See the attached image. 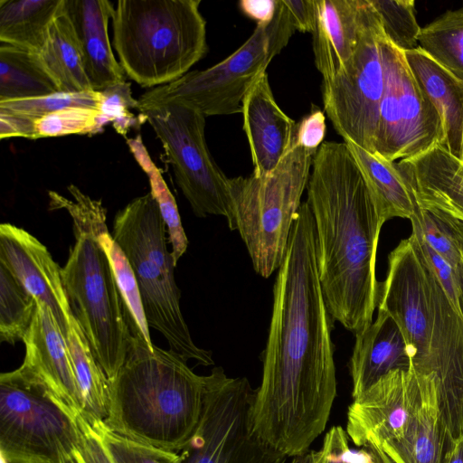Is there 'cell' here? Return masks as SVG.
Listing matches in <instances>:
<instances>
[{
    "label": "cell",
    "mask_w": 463,
    "mask_h": 463,
    "mask_svg": "<svg viewBox=\"0 0 463 463\" xmlns=\"http://www.w3.org/2000/svg\"><path fill=\"white\" fill-rule=\"evenodd\" d=\"M307 189L323 296L335 321L355 335L373 322L378 304L375 264L383 225L345 141L319 146Z\"/></svg>",
    "instance_id": "7a4b0ae2"
},
{
    "label": "cell",
    "mask_w": 463,
    "mask_h": 463,
    "mask_svg": "<svg viewBox=\"0 0 463 463\" xmlns=\"http://www.w3.org/2000/svg\"><path fill=\"white\" fill-rule=\"evenodd\" d=\"M100 91L56 92L48 96L0 101V111L12 113L31 120L69 107H86L99 110Z\"/></svg>",
    "instance_id": "74e56055"
},
{
    "label": "cell",
    "mask_w": 463,
    "mask_h": 463,
    "mask_svg": "<svg viewBox=\"0 0 463 463\" xmlns=\"http://www.w3.org/2000/svg\"><path fill=\"white\" fill-rule=\"evenodd\" d=\"M60 92L36 53L0 43V101L39 98Z\"/></svg>",
    "instance_id": "83f0119b"
},
{
    "label": "cell",
    "mask_w": 463,
    "mask_h": 463,
    "mask_svg": "<svg viewBox=\"0 0 463 463\" xmlns=\"http://www.w3.org/2000/svg\"><path fill=\"white\" fill-rule=\"evenodd\" d=\"M74 27L86 75L93 90L125 81V71L115 58L108 25L114 9L108 0H64Z\"/></svg>",
    "instance_id": "ffe728a7"
},
{
    "label": "cell",
    "mask_w": 463,
    "mask_h": 463,
    "mask_svg": "<svg viewBox=\"0 0 463 463\" xmlns=\"http://www.w3.org/2000/svg\"><path fill=\"white\" fill-rule=\"evenodd\" d=\"M62 0H1L0 43L37 52Z\"/></svg>",
    "instance_id": "4316f807"
},
{
    "label": "cell",
    "mask_w": 463,
    "mask_h": 463,
    "mask_svg": "<svg viewBox=\"0 0 463 463\" xmlns=\"http://www.w3.org/2000/svg\"><path fill=\"white\" fill-rule=\"evenodd\" d=\"M312 455L314 463H360L359 451L350 449L347 433L340 426L326 432L321 449L312 451Z\"/></svg>",
    "instance_id": "60d3db41"
},
{
    "label": "cell",
    "mask_w": 463,
    "mask_h": 463,
    "mask_svg": "<svg viewBox=\"0 0 463 463\" xmlns=\"http://www.w3.org/2000/svg\"><path fill=\"white\" fill-rule=\"evenodd\" d=\"M283 0H277L273 19L257 24L235 52L203 71L187 72L175 81L156 87L140 96V112L169 102L189 106L205 117L241 113L242 101L253 83L295 33Z\"/></svg>",
    "instance_id": "9c48e42d"
},
{
    "label": "cell",
    "mask_w": 463,
    "mask_h": 463,
    "mask_svg": "<svg viewBox=\"0 0 463 463\" xmlns=\"http://www.w3.org/2000/svg\"><path fill=\"white\" fill-rule=\"evenodd\" d=\"M241 113L252 158V174L268 175L293 146L297 123L276 102L267 72L246 93Z\"/></svg>",
    "instance_id": "ac0fdd59"
},
{
    "label": "cell",
    "mask_w": 463,
    "mask_h": 463,
    "mask_svg": "<svg viewBox=\"0 0 463 463\" xmlns=\"http://www.w3.org/2000/svg\"><path fill=\"white\" fill-rule=\"evenodd\" d=\"M161 141L175 181L195 216L222 215L229 209V178L212 157L205 116L178 102L140 112Z\"/></svg>",
    "instance_id": "7c38bea8"
},
{
    "label": "cell",
    "mask_w": 463,
    "mask_h": 463,
    "mask_svg": "<svg viewBox=\"0 0 463 463\" xmlns=\"http://www.w3.org/2000/svg\"><path fill=\"white\" fill-rule=\"evenodd\" d=\"M420 402V375L412 367L392 370L353 399L347 436L361 448L390 444L402 435Z\"/></svg>",
    "instance_id": "9a60e30c"
},
{
    "label": "cell",
    "mask_w": 463,
    "mask_h": 463,
    "mask_svg": "<svg viewBox=\"0 0 463 463\" xmlns=\"http://www.w3.org/2000/svg\"><path fill=\"white\" fill-rule=\"evenodd\" d=\"M289 463H314L312 451L300 457H295Z\"/></svg>",
    "instance_id": "681fc988"
},
{
    "label": "cell",
    "mask_w": 463,
    "mask_h": 463,
    "mask_svg": "<svg viewBox=\"0 0 463 463\" xmlns=\"http://www.w3.org/2000/svg\"><path fill=\"white\" fill-rule=\"evenodd\" d=\"M360 463H396L383 449L367 444L359 450Z\"/></svg>",
    "instance_id": "bcb514c9"
},
{
    "label": "cell",
    "mask_w": 463,
    "mask_h": 463,
    "mask_svg": "<svg viewBox=\"0 0 463 463\" xmlns=\"http://www.w3.org/2000/svg\"><path fill=\"white\" fill-rule=\"evenodd\" d=\"M102 95L99 111L112 124L114 129L126 137L130 128H138L146 121L144 116L137 118L131 109H137V99H134L130 83L121 81L100 90Z\"/></svg>",
    "instance_id": "f35d334b"
},
{
    "label": "cell",
    "mask_w": 463,
    "mask_h": 463,
    "mask_svg": "<svg viewBox=\"0 0 463 463\" xmlns=\"http://www.w3.org/2000/svg\"><path fill=\"white\" fill-rule=\"evenodd\" d=\"M277 7V0H241L239 8L247 17L254 20L257 24H266L273 19Z\"/></svg>",
    "instance_id": "f6af8a7d"
},
{
    "label": "cell",
    "mask_w": 463,
    "mask_h": 463,
    "mask_svg": "<svg viewBox=\"0 0 463 463\" xmlns=\"http://www.w3.org/2000/svg\"><path fill=\"white\" fill-rule=\"evenodd\" d=\"M419 48L463 82V8L447 11L421 28Z\"/></svg>",
    "instance_id": "4dcf8cb0"
},
{
    "label": "cell",
    "mask_w": 463,
    "mask_h": 463,
    "mask_svg": "<svg viewBox=\"0 0 463 463\" xmlns=\"http://www.w3.org/2000/svg\"><path fill=\"white\" fill-rule=\"evenodd\" d=\"M35 298L0 263V341H24L36 309Z\"/></svg>",
    "instance_id": "d6a6232c"
},
{
    "label": "cell",
    "mask_w": 463,
    "mask_h": 463,
    "mask_svg": "<svg viewBox=\"0 0 463 463\" xmlns=\"http://www.w3.org/2000/svg\"><path fill=\"white\" fill-rule=\"evenodd\" d=\"M419 86L437 109L444 129V146L463 160V82L431 60L419 47L404 52Z\"/></svg>",
    "instance_id": "cb8c5ba5"
},
{
    "label": "cell",
    "mask_w": 463,
    "mask_h": 463,
    "mask_svg": "<svg viewBox=\"0 0 463 463\" xmlns=\"http://www.w3.org/2000/svg\"><path fill=\"white\" fill-rule=\"evenodd\" d=\"M72 200L49 191L50 208L71 215L75 243L61 277L72 313L92 353L112 380L128 354L132 335L109 260L98 233L107 227L101 200L84 194L75 184L67 187Z\"/></svg>",
    "instance_id": "5b68a950"
},
{
    "label": "cell",
    "mask_w": 463,
    "mask_h": 463,
    "mask_svg": "<svg viewBox=\"0 0 463 463\" xmlns=\"http://www.w3.org/2000/svg\"><path fill=\"white\" fill-rule=\"evenodd\" d=\"M316 153L294 141L271 173L228 180V226L239 232L255 272L265 279L285 258Z\"/></svg>",
    "instance_id": "ba28073f"
},
{
    "label": "cell",
    "mask_w": 463,
    "mask_h": 463,
    "mask_svg": "<svg viewBox=\"0 0 463 463\" xmlns=\"http://www.w3.org/2000/svg\"><path fill=\"white\" fill-rule=\"evenodd\" d=\"M206 377L172 350L132 336L126 361L109 380L108 413L113 431L157 448L183 450L203 413Z\"/></svg>",
    "instance_id": "277c9868"
},
{
    "label": "cell",
    "mask_w": 463,
    "mask_h": 463,
    "mask_svg": "<svg viewBox=\"0 0 463 463\" xmlns=\"http://www.w3.org/2000/svg\"><path fill=\"white\" fill-rule=\"evenodd\" d=\"M384 72L373 154L394 162L445 144L440 117L419 86L404 52L383 36L381 40Z\"/></svg>",
    "instance_id": "5bb4252c"
},
{
    "label": "cell",
    "mask_w": 463,
    "mask_h": 463,
    "mask_svg": "<svg viewBox=\"0 0 463 463\" xmlns=\"http://www.w3.org/2000/svg\"><path fill=\"white\" fill-rule=\"evenodd\" d=\"M31 326L24 343L23 366L30 370L76 416L83 411L70 352L61 329L43 304L37 302Z\"/></svg>",
    "instance_id": "e0dca14e"
},
{
    "label": "cell",
    "mask_w": 463,
    "mask_h": 463,
    "mask_svg": "<svg viewBox=\"0 0 463 463\" xmlns=\"http://www.w3.org/2000/svg\"><path fill=\"white\" fill-rule=\"evenodd\" d=\"M372 193L382 225L400 217L411 219L417 203L397 164L373 154L352 141H345Z\"/></svg>",
    "instance_id": "484cf974"
},
{
    "label": "cell",
    "mask_w": 463,
    "mask_h": 463,
    "mask_svg": "<svg viewBox=\"0 0 463 463\" xmlns=\"http://www.w3.org/2000/svg\"><path fill=\"white\" fill-rule=\"evenodd\" d=\"M90 418L115 463H182L184 459L182 451L178 453L132 439L113 431L102 420Z\"/></svg>",
    "instance_id": "8d00e7d4"
},
{
    "label": "cell",
    "mask_w": 463,
    "mask_h": 463,
    "mask_svg": "<svg viewBox=\"0 0 463 463\" xmlns=\"http://www.w3.org/2000/svg\"><path fill=\"white\" fill-rule=\"evenodd\" d=\"M335 319L317 266L314 220L301 203L273 286V307L252 405V427L269 447L295 458L324 431L336 396Z\"/></svg>",
    "instance_id": "6da1fadb"
},
{
    "label": "cell",
    "mask_w": 463,
    "mask_h": 463,
    "mask_svg": "<svg viewBox=\"0 0 463 463\" xmlns=\"http://www.w3.org/2000/svg\"><path fill=\"white\" fill-rule=\"evenodd\" d=\"M364 0H316L315 64L328 81L343 71L357 47Z\"/></svg>",
    "instance_id": "7402d4cb"
},
{
    "label": "cell",
    "mask_w": 463,
    "mask_h": 463,
    "mask_svg": "<svg viewBox=\"0 0 463 463\" xmlns=\"http://www.w3.org/2000/svg\"><path fill=\"white\" fill-rule=\"evenodd\" d=\"M354 336L349 364L353 399L391 371L411 367L402 332L385 310L378 308L376 319Z\"/></svg>",
    "instance_id": "44dd1931"
},
{
    "label": "cell",
    "mask_w": 463,
    "mask_h": 463,
    "mask_svg": "<svg viewBox=\"0 0 463 463\" xmlns=\"http://www.w3.org/2000/svg\"><path fill=\"white\" fill-rule=\"evenodd\" d=\"M65 341L82 397L83 411L104 420L108 413L109 380L75 317L69 323Z\"/></svg>",
    "instance_id": "f1b7e54d"
},
{
    "label": "cell",
    "mask_w": 463,
    "mask_h": 463,
    "mask_svg": "<svg viewBox=\"0 0 463 463\" xmlns=\"http://www.w3.org/2000/svg\"><path fill=\"white\" fill-rule=\"evenodd\" d=\"M0 263L54 317L64 338L74 317L64 288L61 269L37 238L23 228L0 225Z\"/></svg>",
    "instance_id": "2e32d148"
},
{
    "label": "cell",
    "mask_w": 463,
    "mask_h": 463,
    "mask_svg": "<svg viewBox=\"0 0 463 463\" xmlns=\"http://www.w3.org/2000/svg\"><path fill=\"white\" fill-rule=\"evenodd\" d=\"M98 240L113 269L131 335L143 341L149 350H153L155 345L151 339L140 289L129 260L109 232L108 227L99 232Z\"/></svg>",
    "instance_id": "f546056e"
},
{
    "label": "cell",
    "mask_w": 463,
    "mask_h": 463,
    "mask_svg": "<svg viewBox=\"0 0 463 463\" xmlns=\"http://www.w3.org/2000/svg\"><path fill=\"white\" fill-rule=\"evenodd\" d=\"M75 417L22 364L0 375L3 463H60L79 442Z\"/></svg>",
    "instance_id": "30bf717a"
},
{
    "label": "cell",
    "mask_w": 463,
    "mask_h": 463,
    "mask_svg": "<svg viewBox=\"0 0 463 463\" xmlns=\"http://www.w3.org/2000/svg\"><path fill=\"white\" fill-rule=\"evenodd\" d=\"M112 237L133 269L149 327L186 360L213 365L212 352L194 344L183 317L181 291L175 278L176 264L167 247L165 222L150 193L133 199L117 213Z\"/></svg>",
    "instance_id": "52a82bcc"
},
{
    "label": "cell",
    "mask_w": 463,
    "mask_h": 463,
    "mask_svg": "<svg viewBox=\"0 0 463 463\" xmlns=\"http://www.w3.org/2000/svg\"><path fill=\"white\" fill-rule=\"evenodd\" d=\"M412 232L463 275V260L448 215L417 204L410 219Z\"/></svg>",
    "instance_id": "836d02e7"
},
{
    "label": "cell",
    "mask_w": 463,
    "mask_h": 463,
    "mask_svg": "<svg viewBox=\"0 0 463 463\" xmlns=\"http://www.w3.org/2000/svg\"><path fill=\"white\" fill-rule=\"evenodd\" d=\"M326 128L324 112L312 105L310 112L297 123L294 141L307 150L317 152L323 144Z\"/></svg>",
    "instance_id": "b9f144b4"
},
{
    "label": "cell",
    "mask_w": 463,
    "mask_h": 463,
    "mask_svg": "<svg viewBox=\"0 0 463 463\" xmlns=\"http://www.w3.org/2000/svg\"><path fill=\"white\" fill-rule=\"evenodd\" d=\"M199 426L182 463H287L288 457L262 442L252 427L256 389L245 377H229L222 367L206 375Z\"/></svg>",
    "instance_id": "8fae6325"
},
{
    "label": "cell",
    "mask_w": 463,
    "mask_h": 463,
    "mask_svg": "<svg viewBox=\"0 0 463 463\" xmlns=\"http://www.w3.org/2000/svg\"><path fill=\"white\" fill-rule=\"evenodd\" d=\"M379 15L387 40L404 52L419 47L418 38L421 28L414 14L411 0H370Z\"/></svg>",
    "instance_id": "e575fe53"
},
{
    "label": "cell",
    "mask_w": 463,
    "mask_h": 463,
    "mask_svg": "<svg viewBox=\"0 0 463 463\" xmlns=\"http://www.w3.org/2000/svg\"><path fill=\"white\" fill-rule=\"evenodd\" d=\"M24 137L35 139L34 121L5 111H0V138Z\"/></svg>",
    "instance_id": "ee69618b"
},
{
    "label": "cell",
    "mask_w": 463,
    "mask_h": 463,
    "mask_svg": "<svg viewBox=\"0 0 463 463\" xmlns=\"http://www.w3.org/2000/svg\"><path fill=\"white\" fill-rule=\"evenodd\" d=\"M383 26L370 0H364L362 29L346 68L322 83L324 110L344 141L373 154L384 72L381 50Z\"/></svg>",
    "instance_id": "4fadbf2b"
},
{
    "label": "cell",
    "mask_w": 463,
    "mask_h": 463,
    "mask_svg": "<svg viewBox=\"0 0 463 463\" xmlns=\"http://www.w3.org/2000/svg\"><path fill=\"white\" fill-rule=\"evenodd\" d=\"M201 0H119L112 15L119 64L145 88L177 80L208 51Z\"/></svg>",
    "instance_id": "8992f818"
},
{
    "label": "cell",
    "mask_w": 463,
    "mask_h": 463,
    "mask_svg": "<svg viewBox=\"0 0 463 463\" xmlns=\"http://www.w3.org/2000/svg\"><path fill=\"white\" fill-rule=\"evenodd\" d=\"M463 260V222L448 215Z\"/></svg>",
    "instance_id": "c3c4849f"
},
{
    "label": "cell",
    "mask_w": 463,
    "mask_h": 463,
    "mask_svg": "<svg viewBox=\"0 0 463 463\" xmlns=\"http://www.w3.org/2000/svg\"><path fill=\"white\" fill-rule=\"evenodd\" d=\"M442 463H463V433L448 442Z\"/></svg>",
    "instance_id": "7dc6e473"
},
{
    "label": "cell",
    "mask_w": 463,
    "mask_h": 463,
    "mask_svg": "<svg viewBox=\"0 0 463 463\" xmlns=\"http://www.w3.org/2000/svg\"><path fill=\"white\" fill-rule=\"evenodd\" d=\"M296 31L314 33L317 25L316 0H283Z\"/></svg>",
    "instance_id": "7bdbcfd3"
},
{
    "label": "cell",
    "mask_w": 463,
    "mask_h": 463,
    "mask_svg": "<svg viewBox=\"0 0 463 463\" xmlns=\"http://www.w3.org/2000/svg\"><path fill=\"white\" fill-rule=\"evenodd\" d=\"M420 374V373H419ZM420 375L421 402L402 435L380 447L396 463H442L448 435L433 376Z\"/></svg>",
    "instance_id": "603a6c76"
},
{
    "label": "cell",
    "mask_w": 463,
    "mask_h": 463,
    "mask_svg": "<svg viewBox=\"0 0 463 463\" xmlns=\"http://www.w3.org/2000/svg\"><path fill=\"white\" fill-rule=\"evenodd\" d=\"M109 121L93 108L69 107L47 114L34 121L35 139L71 134L94 135Z\"/></svg>",
    "instance_id": "d590c367"
},
{
    "label": "cell",
    "mask_w": 463,
    "mask_h": 463,
    "mask_svg": "<svg viewBox=\"0 0 463 463\" xmlns=\"http://www.w3.org/2000/svg\"><path fill=\"white\" fill-rule=\"evenodd\" d=\"M36 56L61 92L93 90L86 75L80 43L64 6L52 19Z\"/></svg>",
    "instance_id": "d4e9b609"
},
{
    "label": "cell",
    "mask_w": 463,
    "mask_h": 463,
    "mask_svg": "<svg viewBox=\"0 0 463 463\" xmlns=\"http://www.w3.org/2000/svg\"><path fill=\"white\" fill-rule=\"evenodd\" d=\"M420 207L463 222V160L443 145L397 164Z\"/></svg>",
    "instance_id": "d6986e66"
},
{
    "label": "cell",
    "mask_w": 463,
    "mask_h": 463,
    "mask_svg": "<svg viewBox=\"0 0 463 463\" xmlns=\"http://www.w3.org/2000/svg\"><path fill=\"white\" fill-rule=\"evenodd\" d=\"M377 307L399 325L411 367L434 377L448 440L455 439L463 433V316L426 261L413 232L388 256Z\"/></svg>",
    "instance_id": "3957f363"
},
{
    "label": "cell",
    "mask_w": 463,
    "mask_h": 463,
    "mask_svg": "<svg viewBox=\"0 0 463 463\" xmlns=\"http://www.w3.org/2000/svg\"><path fill=\"white\" fill-rule=\"evenodd\" d=\"M127 144L140 167L146 173L150 194L156 200L165 222L171 253L175 263L184 254L188 247V239L184 232L175 199L167 187L160 170L152 161L140 135L128 138Z\"/></svg>",
    "instance_id": "1f68e13d"
},
{
    "label": "cell",
    "mask_w": 463,
    "mask_h": 463,
    "mask_svg": "<svg viewBox=\"0 0 463 463\" xmlns=\"http://www.w3.org/2000/svg\"><path fill=\"white\" fill-rule=\"evenodd\" d=\"M60 463H76L71 455H61Z\"/></svg>",
    "instance_id": "f907efd6"
},
{
    "label": "cell",
    "mask_w": 463,
    "mask_h": 463,
    "mask_svg": "<svg viewBox=\"0 0 463 463\" xmlns=\"http://www.w3.org/2000/svg\"><path fill=\"white\" fill-rule=\"evenodd\" d=\"M75 420L79 429V442L71 456L76 463H115L90 416L79 412Z\"/></svg>",
    "instance_id": "ab89813d"
}]
</instances>
